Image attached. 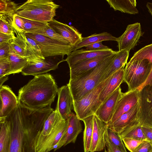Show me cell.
Listing matches in <instances>:
<instances>
[{
	"instance_id": "6da1fadb",
	"label": "cell",
	"mask_w": 152,
	"mask_h": 152,
	"mask_svg": "<svg viewBox=\"0 0 152 152\" xmlns=\"http://www.w3.org/2000/svg\"><path fill=\"white\" fill-rule=\"evenodd\" d=\"M53 110L50 106L34 109L19 102L17 107L5 117L11 126L9 152H37L38 135Z\"/></svg>"
},
{
	"instance_id": "7a4b0ae2",
	"label": "cell",
	"mask_w": 152,
	"mask_h": 152,
	"mask_svg": "<svg viewBox=\"0 0 152 152\" xmlns=\"http://www.w3.org/2000/svg\"><path fill=\"white\" fill-rule=\"evenodd\" d=\"M58 90L55 80L51 74L36 75L20 89L18 100L31 108H43L51 106Z\"/></svg>"
},
{
	"instance_id": "3957f363",
	"label": "cell",
	"mask_w": 152,
	"mask_h": 152,
	"mask_svg": "<svg viewBox=\"0 0 152 152\" xmlns=\"http://www.w3.org/2000/svg\"><path fill=\"white\" fill-rule=\"evenodd\" d=\"M117 51L108 57L97 66L72 79L67 84L73 101H78L105 80L104 76Z\"/></svg>"
},
{
	"instance_id": "277c9868",
	"label": "cell",
	"mask_w": 152,
	"mask_h": 152,
	"mask_svg": "<svg viewBox=\"0 0 152 152\" xmlns=\"http://www.w3.org/2000/svg\"><path fill=\"white\" fill-rule=\"evenodd\" d=\"M60 6L50 0H28L19 6L16 13L20 17L48 23L53 19Z\"/></svg>"
},
{
	"instance_id": "5b68a950",
	"label": "cell",
	"mask_w": 152,
	"mask_h": 152,
	"mask_svg": "<svg viewBox=\"0 0 152 152\" xmlns=\"http://www.w3.org/2000/svg\"><path fill=\"white\" fill-rule=\"evenodd\" d=\"M152 70V64L148 59L130 60L124 68V81L128 91L139 90L146 81Z\"/></svg>"
},
{
	"instance_id": "8992f818",
	"label": "cell",
	"mask_w": 152,
	"mask_h": 152,
	"mask_svg": "<svg viewBox=\"0 0 152 152\" xmlns=\"http://www.w3.org/2000/svg\"><path fill=\"white\" fill-rule=\"evenodd\" d=\"M110 77L100 83L82 99L73 101L74 110L80 120L95 114L102 103L99 99V94Z\"/></svg>"
},
{
	"instance_id": "52a82bcc",
	"label": "cell",
	"mask_w": 152,
	"mask_h": 152,
	"mask_svg": "<svg viewBox=\"0 0 152 152\" xmlns=\"http://www.w3.org/2000/svg\"><path fill=\"white\" fill-rule=\"evenodd\" d=\"M34 40L38 45L41 54L45 58L68 55L72 52L74 46L70 43L61 42L40 34L25 33Z\"/></svg>"
},
{
	"instance_id": "ba28073f",
	"label": "cell",
	"mask_w": 152,
	"mask_h": 152,
	"mask_svg": "<svg viewBox=\"0 0 152 152\" xmlns=\"http://www.w3.org/2000/svg\"><path fill=\"white\" fill-rule=\"evenodd\" d=\"M139 91L140 123L142 126L152 128V83Z\"/></svg>"
},
{
	"instance_id": "9c48e42d",
	"label": "cell",
	"mask_w": 152,
	"mask_h": 152,
	"mask_svg": "<svg viewBox=\"0 0 152 152\" xmlns=\"http://www.w3.org/2000/svg\"><path fill=\"white\" fill-rule=\"evenodd\" d=\"M143 34L140 23L128 25L124 33L118 38V51L129 52L137 45Z\"/></svg>"
},
{
	"instance_id": "30bf717a",
	"label": "cell",
	"mask_w": 152,
	"mask_h": 152,
	"mask_svg": "<svg viewBox=\"0 0 152 152\" xmlns=\"http://www.w3.org/2000/svg\"><path fill=\"white\" fill-rule=\"evenodd\" d=\"M65 61L64 57L61 56L45 58L44 60L32 64H28L22 70V74L25 76L43 74L52 70H55L59 64Z\"/></svg>"
},
{
	"instance_id": "8fae6325",
	"label": "cell",
	"mask_w": 152,
	"mask_h": 152,
	"mask_svg": "<svg viewBox=\"0 0 152 152\" xmlns=\"http://www.w3.org/2000/svg\"><path fill=\"white\" fill-rule=\"evenodd\" d=\"M139 101V92L138 90L123 93L117 102L112 118L107 125L113 122L122 114L137 104Z\"/></svg>"
},
{
	"instance_id": "7c38bea8",
	"label": "cell",
	"mask_w": 152,
	"mask_h": 152,
	"mask_svg": "<svg viewBox=\"0 0 152 152\" xmlns=\"http://www.w3.org/2000/svg\"><path fill=\"white\" fill-rule=\"evenodd\" d=\"M112 49L90 50L81 49L74 50L67 56L65 59L69 68L78 62L98 57L109 56L115 53Z\"/></svg>"
},
{
	"instance_id": "4fadbf2b",
	"label": "cell",
	"mask_w": 152,
	"mask_h": 152,
	"mask_svg": "<svg viewBox=\"0 0 152 152\" xmlns=\"http://www.w3.org/2000/svg\"><path fill=\"white\" fill-rule=\"evenodd\" d=\"M122 94L120 86L102 103L95 115L107 124L112 118L117 102Z\"/></svg>"
},
{
	"instance_id": "5bb4252c",
	"label": "cell",
	"mask_w": 152,
	"mask_h": 152,
	"mask_svg": "<svg viewBox=\"0 0 152 152\" xmlns=\"http://www.w3.org/2000/svg\"><path fill=\"white\" fill-rule=\"evenodd\" d=\"M66 132L61 139L54 148V151L71 143H75L78 135L82 132V126L76 114L72 113L67 120Z\"/></svg>"
},
{
	"instance_id": "9a60e30c",
	"label": "cell",
	"mask_w": 152,
	"mask_h": 152,
	"mask_svg": "<svg viewBox=\"0 0 152 152\" xmlns=\"http://www.w3.org/2000/svg\"><path fill=\"white\" fill-rule=\"evenodd\" d=\"M0 118H3L9 115L17 107L19 101L18 98L7 85L0 87Z\"/></svg>"
},
{
	"instance_id": "2e32d148",
	"label": "cell",
	"mask_w": 152,
	"mask_h": 152,
	"mask_svg": "<svg viewBox=\"0 0 152 152\" xmlns=\"http://www.w3.org/2000/svg\"><path fill=\"white\" fill-rule=\"evenodd\" d=\"M140 106L139 103L128 112L124 113L107 127L119 134L124 128L140 120Z\"/></svg>"
},
{
	"instance_id": "e0dca14e",
	"label": "cell",
	"mask_w": 152,
	"mask_h": 152,
	"mask_svg": "<svg viewBox=\"0 0 152 152\" xmlns=\"http://www.w3.org/2000/svg\"><path fill=\"white\" fill-rule=\"evenodd\" d=\"M48 25L56 32L67 39L74 47L80 42L83 37L75 28L58 21L54 19Z\"/></svg>"
},
{
	"instance_id": "ac0fdd59",
	"label": "cell",
	"mask_w": 152,
	"mask_h": 152,
	"mask_svg": "<svg viewBox=\"0 0 152 152\" xmlns=\"http://www.w3.org/2000/svg\"><path fill=\"white\" fill-rule=\"evenodd\" d=\"M107 126V124L95 115H94L93 131L90 152L100 151L105 147L104 134Z\"/></svg>"
},
{
	"instance_id": "d6986e66",
	"label": "cell",
	"mask_w": 152,
	"mask_h": 152,
	"mask_svg": "<svg viewBox=\"0 0 152 152\" xmlns=\"http://www.w3.org/2000/svg\"><path fill=\"white\" fill-rule=\"evenodd\" d=\"M58 99L56 108L63 119L67 120L72 113L73 99L68 86H64L58 88Z\"/></svg>"
},
{
	"instance_id": "ffe728a7",
	"label": "cell",
	"mask_w": 152,
	"mask_h": 152,
	"mask_svg": "<svg viewBox=\"0 0 152 152\" xmlns=\"http://www.w3.org/2000/svg\"><path fill=\"white\" fill-rule=\"evenodd\" d=\"M63 119L56 108L50 114L45 121L43 129L37 139V152L48 137Z\"/></svg>"
},
{
	"instance_id": "44dd1931",
	"label": "cell",
	"mask_w": 152,
	"mask_h": 152,
	"mask_svg": "<svg viewBox=\"0 0 152 152\" xmlns=\"http://www.w3.org/2000/svg\"><path fill=\"white\" fill-rule=\"evenodd\" d=\"M67 126V120H62L43 143L37 152H49L53 149L55 146L65 133Z\"/></svg>"
},
{
	"instance_id": "7402d4cb",
	"label": "cell",
	"mask_w": 152,
	"mask_h": 152,
	"mask_svg": "<svg viewBox=\"0 0 152 152\" xmlns=\"http://www.w3.org/2000/svg\"><path fill=\"white\" fill-rule=\"evenodd\" d=\"M124 66L119 69L110 77L108 82L101 91L99 96V99L102 103L120 86L124 81Z\"/></svg>"
},
{
	"instance_id": "603a6c76",
	"label": "cell",
	"mask_w": 152,
	"mask_h": 152,
	"mask_svg": "<svg viewBox=\"0 0 152 152\" xmlns=\"http://www.w3.org/2000/svg\"><path fill=\"white\" fill-rule=\"evenodd\" d=\"M110 55L98 57L77 63L69 68L70 79L76 77L94 68Z\"/></svg>"
},
{
	"instance_id": "cb8c5ba5",
	"label": "cell",
	"mask_w": 152,
	"mask_h": 152,
	"mask_svg": "<svg viewBox=\"0 0 152 152\" xmlns=\"http://www.w3.org/2000/svg\"><path fill=\"white\" fill-rule=\"evenodd\" d=\"M26 36V46L25 58L28 61V64L34 63L44 60L45 58L42 55L40 48L36 41Z\"/></svg>"
},
{
	"instance_id": "d4e9b609",
	"label": "cell",
	"mask_w": 152,
	"mask_h": 152,
	"mask_svg": "<svg viewBox=\"0 0 152 152\" xmlns=\"http://www.w3.org/2000/svg\"><path fill=\"white\" fill-rule=\"evenodd\" d=\"M0 152H9L11 140L10 123L5 118H0Z\"/></svg>"
},
{
	"instance_id": "484cf974",
	"label": "cell",
	"mask_w": 152,
	"mask_h": 152,
	"mask_svg": "<svg viewBox=\"0 0 152 152\" xmlns=\"http://www.w3.org/2000/svg\"><path fill=\"white\" fill-rule=\"evenodd\" d=\"M8 60L10 64V69L7 76L12 74L21 72L29 63L26 58L20 56L15 52L11 44Z\"/></svg>"
},
{
	"instance_id": "4316f807",
	"label": "cell",
	"mask_w": 152,
	"mask_h": 152,
	"mask_svg": "<svg viewBox=\"0 0 152 152\" xmlns=\"http://www.w3.org/2000/svg\"><path fill=\"white\" fill-rule=\"evenodd\" d=\"M110 7L115 11L135 15L138 13L135 0H107Z\"/></svg>"
},
{
	"instance_id": "83f0119b",
	"label": "cell",
	"mask_w": 152,
	"mask_h": 152,
	"mask_svg": "<svg viewBox=\"0 0 152 152\" xmlns=\"http://www.w3.org/2000/svg\"><path fill=\"white\" fill-rule=\"evenodd\" d=\"M117 40L118 38L107 32L95 33L88 37H83L82 41L74 47L73 50L79 49L81 48L97 42L110 40L117 41Z\"/></svg>"
},
{
	"instance_id": "f1b7e54d",
	"label": "cell",
	"mask_w": 152,
	"mask_h": 152,
	"mask_svg": "<svg viewBox=\"0 0 152 152\" xmlns=\"http://www.w3.org/2000/svg\"><path fill=\"white\" fill-rule=\"evenodd\" d=\"M118 134L122 139L129 138L147 140L142 131L140 120L126 127Z\"/></svg>"
},
{
	"instance_id": "f546056e",
	"label": "cell",
	"mask_w": 152,
	"mask_h": 152,
	"mask_svg": "<svg viewBox=\"0 0 152 152\" xmlns=\"http://www.w3.org/2000/svg\"><path fill=\"white\" fill-rule=\"evenodd\" d=\"M129 52L117 51V54L111 64L104 76L106 79L124 66L127 63Z\"/></svg>"
},
{
	"instance_id": "4dcf8cb0",
	"label": "cell",
	"mask_w": 152,
	"mask_h": 152,
	"mask_svg": "<svg viewBox=\"0 0 152 152\" xmlns=\"http://www.w3.org/2000/svg\"><path fill=\"white\" fill-rule=\"evenodd\" d=\"M15 36L10 43L15 52L20 56L25 58L26 48V36L25 33L13 28Z\"/></svg>"
},
{
	"instance_id": "1f68e13d",
	"label": "cell",
	"mask_w": 152,
	"mask_h": 152,
	"mask_svg": "<svg viewBox=\"0 0 152 152\" xmlns=\"http://www.w3.org/2000/svg\"><path fill=\"white\" fill-rule=\"evenodd\" d=\"M94 115L89 116L82 120L85 125L83 136L84 152H89L93 131Z\"/></svg>"
},
{
	"instance_id": "d6a6232c",
	"label": "cell",
	"mask_w": 152,
	"mask_h": 152,
	"mask_svg": "<svg viewBox=\"0 0 152 152\" xmlns=\"http://www.w3.org/2000/svg\"><path fill=\"white\" fill-rule=\"evenodd\" d=\"M147 59L152 64V44L145 46L135 52L131 60ZM152 83V70L146 81L138 90L144 86Z\"/></svg>"
},
{
	"instance_id": "836d02e7",
	"label": "cell",
	"mask_w": 152,
	"mask_h": 152,
	"mask_svg": "<svg viewBox=\"0 0 152 152\" xmlns=\"http://www.w3.org/2000/svg\"><path fill=\"white\" fill-rule=\"evenodd\" d=\"M24 22V33L34 34L49 26L48 23L35 21L21 17Z\"/></svg>"
},
{
	"instance_id": "e575fe53",
	"label": "cell",
	"mask_w": 152,
	"mask_h": 152,
	"mask_svg": "<svg viewBox=\"0 0 152 152\" xmlns=\"http://www.w3.org/2000/svg\"><path fill=\"white\" fill-rule=\"evenodd\" d=\"M14 14L0 13V32L8 34H14L12 26Z\"/></svg>"
},
{
	"instance_id": "d590c367",
	"label": "cell",
	"mask_w": 152,
	"mask_h": 152,
	"mask_svg": "<svg viewBox=\"0 0 152 152\" xmlns=\"http://www.w3.org/2000/svg\"><path fill=\"white\" fill-rule=\"evenodd\" d=\"M105 144H111L126 151L122 139L118 134L107 126L104 134Z\"/></svg>"
},
{
	"instance_id": "8d00e7d4",
	"label": "cell",
	"mask_w": 152,
	"mask_h": 152,
	"mask_svg": "<svg viewBox=\"0 0 152 152\" xmlns=\"http://www.w3.org/2000/svg\"><path fill=\"white\" fill-rule=\"evenodd\" d=\"M18 7L14 1L10 0H0V13L14 14Z\"/></svg>"
},
{
	"instance_id": "74e56055",
	"label": "cell",
	"mask_w": 152,
	"mask_h": 152,
	"mask_svg": "<svg viewBox=\"0 0 152 152\" xmlns=\"http://www.w3.org/2000/svg\"><path fill=\"white\" fill-rule=\"evenodd\" d=\"M34 34L41 35L61 42L70 43L67 39L56 32L49 26L45 29L37 32Z\"/></svg>"
},
{
	"instance_id": "f35d334b",
	"label": "cell",
	"mask_w": 152,
	"mask_h": 152,
	"mask_svg": "<svg viewBox=\"0 0 152 152\" xmlns=\"http://www.w3.org/2000/svg\"><path fill=\"white\" fill-rule=\"evenodd\" d=\"M122 140L125 147L130 152H133L143 140L129 138H124Z\"/></svg>"
},
{
	"instance_id": "ab89813d",
	"label": "cell",
	"mask_w": 152,
	"mask_h": 152,
	"mask_svg": "<svg viewBox=\"0 0 152 152\" xmlns=\"http://www.w3.org/2000/svg\"><path fill=\"white\" fill-rule=\"evenodd\" d=\"M24 22L23 18L15 13L13 18V27L15 29L24 32Z\"/></svg>"
},
{
	"instance_id": "60d3db41",
	"label": "cell",
	"mask_w": 152,
	"mask_h": 152,
	"mask_svg": "<svg viewBox=\"0 0 152 152\" xmlns=\"http://www.w3.org/2000/svg\"><path fill=\"white\" fill-rule=\"evenodd\" d=\"M133 152H152V143L147 140H143Z\"/></svg>"
},
{
	"instance_id": "b9f144b4",
	"label": "cell",
	"mask_w": 152,
	"mask_h": 152,
	"mask_svg": "<svg viewBox=\"0 0 152 152\" xmlns=\"http://www.w3.org/2000/svg\"><path fill=\"white\" fill-rule=\"evenodd\" d=\"M10 69L8 58L0 60V77L7 76Z\"/></svg>"
},
{
	"instance_id": "7bdbcfd3",
	"label": "cell",
	"mask_w": 152,
	"mask_h": 152,
	"mask_svg": "<svg viewBox=\"0 0 152 152\" xmlns=\"http://www.w3.org/2000/svg\"><path fill=\"white\" fill-rule=\"evenodd\" d=\"M10 43L0 44V60L7 59L10 50Z\"/></svg>"
},
{
	"instance_id": "ee69618b",
	"label": "cell",
	"mask_w": 152,
	"mask_h": 152,
	"mask_svg": "<svg viewBox=\"0 0 152 152\" xmlns=\"http://www.w3.org/2000/svg\"><path fill=\"white\" fill-rule=\"evenodd\" d=\"M15 36V33L13 34H8L0 32V44L11 43Z\"/></svg>"
},
{
	"instance_id": "f6af8a7d",
	"label": "cell",
	"mask_w": 152,
	"mask_h": 152,
	"mask_svg": "<svg viewBox=\"0 0 152 152\" xmlns=\"http://www.w3.org/2000/svg\"><path fill=\"white\" fill-rule=\"evenodd\" d=\"M102 42L95 43L86 46V49L90 50H97L108 49V47L104 45L102 43Z\"/></svg>"
},
{
	"instance_id": "bcb514c9",
	"label": "cell",
	"mask_w": 152,
	"mask_h": 152,
	"mask_svg": "<svg viewBox=\"0 0 152 152\" xmlns=\"http://www.w3.org/2000/svg\"><path fill=\"white\" fill-rule=\"evenodd\" d=\"M105 145L106 149H105V152H127L113 144H106Z\"/></svg>"
},
{
	"instance_id": "7dc6e473",
	"label": "cell",
	"mask_w": 152,
	"mask_h": 152,
	"mask_svg": "<svg viewBox=\"0 0 152 152\" xmlns=\"http://www.w3.org/2000/svg\"><path fill=\"white\" fill-rule=\"evenodd\" d=\"M8 79V77L7 76L0 77V87L3 86V83Z\"/></svg>"
},
{
	"instance_id": "c3c4849f",
	"label": "cell",
	"mask_w": 152,
	"mask_h": 152,
	"mask_svg": "<svg viewBox=\"0 0 152 152\" xmlns=\"http://www.w3.org/2000/svg\"><path fill=\"white\" fill-rule=\"evenodd\" d=\"M146 6L149 13L152 16V3L148 2L146 4Z\"/></svg>"
},
{
	"instance_id": "681fc988",
	"label": "cell",
	"mask_w": 152,
	"mask_h": 152,
	"mask_svg": "<svg viewBox=\"0 0 152 152\" xmlns=\"http://www.w3.org/2000/svg\"></svg>"
}]
</instances>
